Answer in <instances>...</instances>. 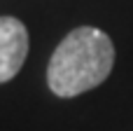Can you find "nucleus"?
Returning <instances> with one entry per match:
<instances>
[{"mask_svg": "<svg viewBox=\"0 0 133 131\" xmlns=\"http://www.w3.org/2000/svg\"><path fill=\"white\" fill-rule=\"evenodd\" d=\"M28 56V30L14 16H0V84L9 82Z\"/></svg>", "mask_w": 133, "mask_h": 131, "instance_id": "f03ea898", "label": "nucleus"}, {"mask_svg": "<svg viewBox=\"0 0 133 131\" xmlns=\"http://www.w3.org/2000/svg\"><path fill=\"white\" fill-rule=\"evenodd\" d=\"M112 66V40L94 26H79L54 49L47 66V84L56 96L72 98L105 82Z\"/></svg>", "mask_w": 133, "mask_h": 131, "instance_id": "f257e3e1", "label": "nucleus"}]
</instances>
